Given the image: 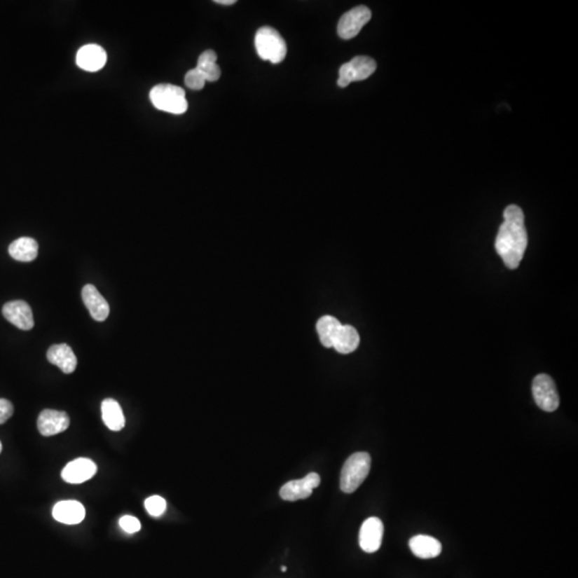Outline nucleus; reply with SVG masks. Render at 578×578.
I'll return each instance as SVG.
<instances>
[{"label": "nucleus", "mask_w": 578, "mask_h": 578, "mask_svg": "<svg viewBox=\"0 0 578 578\" xmlns=\"http://www.w3.org/2000/svg\"><path fill=\"white\" fill-rule=\"evenodd\" d=\"M504 219L496 237L495 247L506 267L514 270L524 259L528 245L524 212L516 205H510L504 210Z\"/></svg>", "instance_id": "f257e3e1"}, {"label": "nucleus", "mask_w": 578, "mask_h": 578, "mask_svg": "<svg viewBox=\"0 0 578 578\" xmlns=\"http://www.w3.org/2000/svg\"><path fill=\"white\" fill-rule=\"evenodd\" d=\"M371 456L366 452H357L347 458L340 472V490L352 494L360 488L370 474Z\"/></svg>", "instance_id": "f03ea898"}, {"label": "nucleus", "mask_w": 578, "mask_h": 578, "mask_svg": "<svg viewBox=\"0 0 578 578\" xmlns=\"http://www.w3.org/2000/svg\"><path fill=\"white\" fill-rule=\"evenodd\" d=\"M149 97L156 109L166 113L181 115L188 109L186 92L181 87L175 85H157L150 91Z\"/></svg>", "instance_id": "7ed1b4c3"}, {"label": "nucleus", "mask_w": 578, "mask_h": 578, "mask_svg": "<svg viewBox=\"0 0 578 578\" xmlns=\"http://www.w3.org/2000/svg\"><path fill=\"white\" fill-rule=\"evenodd\" d=\"M255 48L261 60L277 64L285 60L287 46L281 34L273 27L259 28L255 36Z\"/></svg>", "instance_id": "20e7f679"}, {"label": "nucleus", "mask_w": 578, "mask_h": 578, "mask_svg": "<svg viewBox=\"0 0 578 578\" xmlns=\"http://www.w3.org/2000/svg\"><path fill=\"white\" fill-rule=\"evenodd\" d=\"M376 62L371 57H355L350 62H346L340 67L338 85L344 88L350 83L366 80L376 71Z\"/></svg>", "instance_id": "39448f33"}, {"label": "nucleus", "mask_w": 578, "mask_h": 578, "mask_svg": "<svg viewBox=\"0 0 578 578\" xmlns=\"http://www.w3.org/2000/svg\"><path fill=\"white\" fill-rule=\"evenodd\" d=\"M532 394L539 408L553 413L559 407V395L551 376L539 374L533 379Z\"/></svg>", "instance_id": "423d86ee"}, {"label": "nucleus", "mask_w": 578, "mask_h": 578, "mask_svg": "<svg viewBox=\"0 0 578 578\" xmlns=\"http://www.w3.org/2000/svg\"><path fill=\"white\" fill-rule=\"evenodd\" d=\"M372 12L365 6H358L346 12L338 24V34L344 40H350L358 36L363 26L370 22Z\"/></svg>", "instance_id": "0eeeda50"}, {"label": "nucleus", "mask_w": 578, "mask_h": 578, "mask_svg": "<svg viewBox=\"0 0 578 578\" xmlns=\"http://www.w3.org/2000/svg\"><path fill=\"white\" fill-rule=\"evenodd\" d=\"M320 484L319 474L311 472L300 480L289 481L280 490V496L283 500L297 501L311 496L313 490Z\"/></svg>", "instance_id": "6e6552de"}, {"label": "nucleus", "mask_w": 578, "mask_h": 578, "mask_svg": "<svg viewBox=\"0 0 578 578\" xmlns=\"http://www.w3.org/2000/svg\"><path fill=\"white\" fill-rule=\"evenodd\" d=\"M383 537V524L378 517L365 519L359 533V544L365 553H373L380 549Z\"/></svg>", "instance_id": "1a4fd4ad"}, {"label": "nucleus", "mask_w": 578, "mask_h": 578, "mask_svg": "<svg viewBox=\"0 0 578 578\" xmlns=\"http://www.w3.org/2000/svg\"><path fill=\"white\" fill-rule=\"evenodd\" d=\"M3 314L6 319L18 326V329L28 331L34 328V315L27 302L22 300L8 302L4 305Z\"/></svg>", "instance_id": "9d476101"}, {"label": "nucleus", "mask_w": 578, "mask_h": 578, "mask_svg": "<svg viewBox=\"0 0 578 578\" xmlns=\"http://www.w3.org/2000/svg\"><path fill=\"white\" fill-rule=\"evenodd\" d=\"M98 472L95 462L88 458H77L69 462L62 472V479L67 483L81 484L90 480Z\"/></svg>", "instance_id": "9b49d317"}, {"label": "nucleus", "mask_w": 578, "mask_h": 578, "mask_svg": "<svg viewBox=\"0 0 578 578\" xmlns=\"http://www.w3.org/2000/svg\"><path fill=\"white\" fill-rule=\"evenodd\" d=\"M70 425V418L64 411L46 409L38 418V429L46 437L66 431Z\"/></svg>", "instance_id": "f8f14e48"}, {"label": "nucleus", "mask_w": 578, "mask_h": 578, "mask_svg": "<svg viewBox=\"0 0 578 578\" xmlns=\"http://www.w3.org/2000/svg\"><path fill=\"white\" fill-rule=\"evenodd\" d=\"M106 52L97 44L83 46L76 55L77 66L88 72L101 70L106 64Z\"/></svg>", "instance_id": "ddd939ff"}, {"label": "nucleus", "mask_w": 578, "mask_h": 578, "mask_svg": "<svg viewBox=\"0 0 578 578\" xmlns=\"http://www.w3.org/2000/svg\"><path fill=\"white\" fill-rule=\"evenodd\" d=\"M83 301L89 313L97 322H104L109 315V305L106 300L93 285L85 286L82 291Z\"/></svg>", "instance_id": "4468645a"}, {"label": "nucleus", "mask_w": 578, "mask_h": 578, "mask_svg": "<svg viewBox=\"0 0 578 578\" xmlns=\"http://www.w3.org/2000/svg\"><path fill=\"white\" fill-rule=\"evenodd\" d=\"M85 514L84 506L75 500L60 501L53 509V516L62 524H80L85 518Z\"/></svg>", "instance_id": "2eb2a0df"}, {"label": "nucleus", "mask_w": 578, "mask_h": 578, "mask_svg": "<svg viewBox=\"0 0 578 578\" xmlns=\"http://www.w3.org/2000/svg\"><path fill=\"white\" fill-rule=\"evenodd\" d=\"M46 357L52 364L58 366L64 374H71L76 369L77 359L69 345H53L48 350Z\"/></svg>", "instance_id": "dca6fc26"}, {"label": "nucleus", "mask_w": 578, "mask_h": 578, "mask_svg": "<svg viewBox=\"0 0 578 578\" xmlns=\"http://www.w3.org/2000/svg\"><path fill=\"white\" fill-rule=\"evenodd\" d=\"M409 547L415 557L421 559H432L441 553L442 545L435 537L419 535L411 537Z\"/></svg>", "instance_id": "f3484780"}, {"label": "nucleus", "mask_w": 578, "mask_h": 578, "mask_svg": "<svg viewBox=\"0 0 578 578\" xmlns=\"http://www.w3.org/2000/svg\"><path fill=\"white\" fill-rule=\"evenodd\" d=\"M360 344V336L354 326L350 324H342L333 340L332 348L340 352L347 355L355 352Z\"/></svg>", "instance_id": "a211bd4d"}, {"label": "nucleus", "mask_w": 578, "mask_h": 578, "mask_svg": "<svg viewBox=\"0 0 578 578\" xmlns=\"http://www.w3.org/2000/svg\"><path fill=\"white\" fill-rule=\"evenodd\" d=\"M101 411L103 422L111 431L119 432L125 427V418L118 401L113 399H104Z\"/></svg>", "instance_id": "6ab92c4d"}, {"label": "nucleus", "mask_w": 578, "mask_h": 578, "mask_svg": "<svg viewBox=\"0 0 578 578\" xmlns=\"http://www.w3.org/2000/svg\"><path fill=\"white\" fill-rule=\"evenodd\" d=\"M39 245L34 239L22 237L10 245L9 254L15 261L29 263L38 256Z\"/></svg>", "instance_id": "aec40b11"}, {"label": "nucleus", "mask_w": 578, "mask_h": 578, "mask_svg": "<svg viewBox=\"0 0 578 578\" xmlns=\"http://www.w3.org/2000/svg\"><path fill=\"white\" fill-rule=\"evenodd\" d=\"M340 324L333 316L326 315L322 316L316 324V330H317L318 336H319L320 342L326 348H332L333 346L334 338L340 329Z\"/></svg>", "instance_id": "412c9836"}, {"label": "nucleus", "mask_w": 578, "mask_h": 578, "mask_svg": "<svg viewBox=\"0 0 578 578\" xmlns=\"http://www.w3.org/2000/svg\"><path fill=\"white\" fill-rule=\"evenodd\" d=\"M216 53L214 50H205L198 58L196 68L202 73L206 82H216L221 77V69L216 64Z\"/></svg>", "instance_id": "4be33fe9"}, {"label": "nucleus", "mask_w": 578, "mask_h": 578, "mask_svg": "<svg viewBox=\"0 0 578 578\" xmlns=\"http://www.w3.org/2000/svg\"><path fill=\"white\" fill-rule=\"evenodd\" d=\"M145 508L151 516L159 517L165 512L167 504L161 496H151L146 499Z\"/></svg>", "instance_id": "5701e85b"}, {"label": "nucleus", "mask_w": 578, "mask_h": 578, "mask_svg": "<svg viewBox=\"0 0 578 578\" xmlns=\"http://www.w3.org/2000/svg\"><path fill=\"white\" fill-rule=\"evenodd\" d=\"M184 83H186V87L192 89V90H200V89L204 88L205 84H206V78L198 68H194L186 73V77H184Z\"/></svg>", "instance_id": "b1692460"}, {"label": "nucleus", "mask_w": 578, "mask_h": 578, "mask_svg": "<svg viewBox=\"0 0 578 578\" xmlns=\"http://www.w3.org/2000/svg\"><path fill=\"white\" fill-rule=\"evenodd\" d=\"M119 526L128 533L139 532L142 528L141 522L139 519L137 517L131 516V515H125V516L121 517V521H119Z\"/></svg>", "instance_id": "393cba45"}, {"label": "nucleus", "mask_w": 578, "mask_h": 578, "mask_svg": "<svg viewBox=\"0 0 578 578\" xmlns=\"http://www.w3.org/2000/svg\"><path fill=\"white\" fill-rule=\"evenodd\" d=\"M13 405L8 399H0V424L7 422L13 415Z\"/></svg>", "instance_id": "a878e982"}, {"label": "nucleus", "mask_w": 578, "mask_h": 578, "mask_svg": "<svg viewBox=\"0 0 578 578\" xmlns=\"http://www.w3.org/2000/svg\"><path fill=\"white\" fill-rule=\"evenodd\" d=\"M214 3L219 4V5L231 6L236 4V0H216Z\"/></svg>", "instance_id": "bb28decb"}, {"label": "nucleus", "mask_w": 578, "mask_h": 578, "mask_svg": "<svg viewBox=\"0 0 578 578\" xmlns=\"http://www.w3.org/2000/svg\"><path fill=\"white\" fill-rule=\"evenodd\" d=\"M281 570H282V571H283V572H286V571H287V567H284V565H283V567H281Z\"/></svg>", "instance_id": "cd10ccee"}, {"label": "nucleus", "mask_w": 578, "mask_h": 578, "mask_svg": "<svg viewBox=\"0 0 578 578\" xmlns=\"http://www.w3.org/2000/svg\"><path fill=\"white\" fill-rule=\"evenodd\" d=\"M1 449H3V446H1V442H0V452H1Z\"/></svg>", "instance_id": "c85d7f7f"}]
</instances>
